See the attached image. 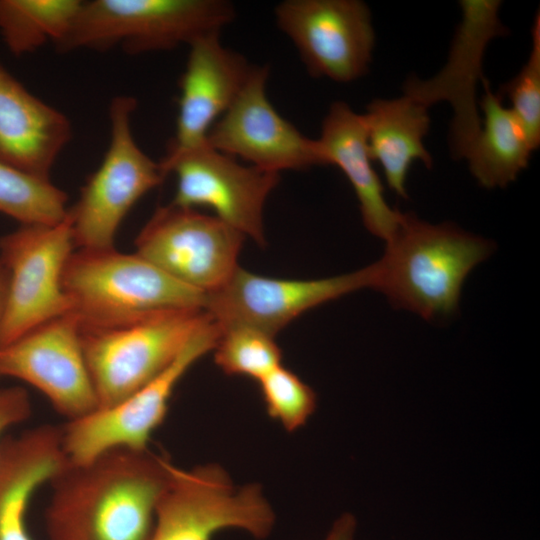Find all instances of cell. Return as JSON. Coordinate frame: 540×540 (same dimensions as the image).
<instances>
[{
	"mask_svg": "<svg viewBox=\"0 0 540 540\" xmlns=\"http://www.w3.org/2000/svg\"><path fill=\"white\" fill-rule=\"evenodd\" d=\"M175 464L164 454L113 449L67 462L50 481L48 540H149Z\"/></svg>",
	"mask_w": 540,
	"mask_h": 540,
	"instance_id": "1",
	"label": "cell"
},
{
	"mask_svg": "<svg viewBox=\"0 0 540 540\" xmlns=\"http://www.w3.org/2000/svg\"><path fill=\"white\" fill-rule=\"evenodd\" d=\"M385 243L370 264L371 288L426 320L456 312L466 277L494 250L490 240L453 223L432 224L411 213H402Z\"/></svg>",
	"mask_w": 540,
	"mask_h": 540,
	"instance_id": "2",
	"label": "cell"
},
{
	"mask_svg": "<svg viewBox=\"0 0 540 540\" xmlns=\"http://www.w3.org/2000/svg\"><path fill=\"white\" fill-rule=\"evenodd\" d=\"M62 286L70 312L86 326L125 323L166 310H205L207 299L137 253L115 248L74 251Z\"/></svg>",
	"mask_w": 540,
	"mask_h": 540,
	"instance_id": "3",
	"label": "cell"
},
{
	"mask_svg": "<svg viewBox=\"0 0 540 540\" xmlns=\"http://www.w3.org/2000/svg\"><path fill=\"white\" fill-rule=\"evenodd\" d=\"M235 16L225 0H93L83 2L60 52L107 50L120 45L131 54L188 46L220 33Z\"/></svg>",
	"mask_w": 540,
	"mask_h": 540,
	"instance_id": "4",
	"label": "cell"
},
{
	"mask_svg": "<svg viewBox=\"0 0 540 540\" xmlns=\"http://www.w3.org/2000/svg\"><path fill=\"white\" fill-rule=\"evenodd\" d=\"M210 317L204 309L166 310L113 325L80 324L98 408L114 405L152 381Z\"/></svg>",
	"mask_w": 540,
	"mask_h": 540,
	"instance_id": "5",
	"label": "cell"
},
{
	"mask_svg": "<svg viewBox=\"0 0 540 540\" xmlns=\"http://www.w3.org/2000/svg\"><path fill=\"white\" fill-rule=\"evenodd\" d=\"M275 512L260 485L236 486L219 464L175 465L155 512L149 540H213L236 529L255 539L270 536Z\"/></svg>",
	"mask_w": 540,
	"mask_h": 540,
	"instance_id": "6",
	"label": "cell"
},
{
	"mask_svg": "<svg viewBox=\"0 0 540 540\" xmlns=\"http://www.w3.org/2000/svg\"><path fill=\"white\" fill-rule=\"evenodd\" d=\"M136 100L118 96L109 108L111 137L98 169L67 211L77 249L114 248L117 231L132 207L165 179L160 163L136 143L131 115Z\"/></svg>",
	"mask_w": 540,
	"mask_h": 540,
	"instance_id": "7",
	"label": "cell"
},
{
	"mask_svg": "<svg viewBox=\"0 0 540 540\" xmlns=\"http://www.w3.org/2000/svg\"><path fill=\"white\" fill-rule=\"evenodd\" d=\"M221 331L220 324L210 317L152 381L114 405L97 408L61 426L68 462L84 463L113 449L150 448L153 433L167 416L177 384L202 356L213 351Z\"/></svg>",
	"mask_w": 540,
	"mask_h": 540,
	"instance_id": "8",
	"label": "cell"
},
{
	"mask_svg": "<svg viewBox=\"0 0 540 540\" xmlns=\"http://www.w3.org/2000/svg\"><path fill=\"white\" fill-rule=\"evenodd\" d=\"M74 247L67 215L55 224L21 225L0 238V258L8 273L1 347L70 312L62 278Z\"/></svg>",
	"mask_w": 540,
	"mask_h": 540,
	"instance_id": "9",
	"label": "cell"
},
{
	"mask_svg": "<svg viewBox=\"0 0 540 540\" xmlns=\"http://www.w3.org/2000/svg\"><path fill=\"white\" fill-rule=\"evenodd\" d=\"M244 238L216 216L170 203L158 207L141 229L135 253L178 282L210 294L239 268Z\"/></svg>",
	"mask_w": 540,
	"mask_h": 540,
	"instance_id": "10",
	"label": "cell"
},
{
	"mask_svg": "<svg viewBox=\"0 0 540 540\" xmlns=\"http://www.w3.org/2000/svg\"><path fill=\"white\" fill-rule=\"evenodd\" d=\"M160 167L177 179L172 204L208 207L216 217L258 245H265L264 206L279 183V173L242 165L229 155L202 145L167 153Z\"/></svg>",
	"mask_w": 540,
	"mask_h": 540,
	"instance_id": "11",
	"label": "cell"
},
{
	"mask_svg": "<svg viewBox=\"0 0 540 540\" xmlns=\"http://www.w3.org/2000/svg\"><path fill=\"white\" fill-rule=\"evenodd\" d=\"M461 21L453 37L448 59L432 78L409 77L403 86L404 95L429 107L446 101L453 109L449 145L455 159L466 158L481 129L477 86L485 79L483 57L496 37L506 36L508 29L501 22L500 0H461Z\"/></svg>",
	"mask_w": 540,
	"mask_h": 540,
	"instance_id": "12",
	"label": "cell"
},
{
	"mask_svg": "<svg viewBox=\"0 0 540 540\" xmlns=\"http://www.w3.org/2000/svg\"><path fill=\"white\" fill-rule=\"evenodd\" d=\"M274 14L312 77L348 83L368 72L375 32L364 2L285 0Z\"/></svg>",
	"mask_w": 540,
	"mask_h": 540,
	"instance_id": "13",
	"label": "cell"
},
{
	"mask_svg": "<svg viewBox=\"0 0 540 540\" xmlns=\"http://www.w3.org/2000/svg\"><path fill=\"white\" fill-rule=\"evenodd\" d=\"M3 376L40 391L68 421L99 407L82 348L80 322L71 312L2 346L0 378Z\"/></svg>",
	"mask_w": 540,
	"mask_h": 540,
	"instance_id": "14",
	"label": "cell"
},
{
	"mask_svg": "<svg viewBox=\"0 0 540 540\" xmlns=\"http://www.w3.org/2000/svg\"><path fill=\"white\" fill-rule=\"evenodd\" d=\"M268 75V66L253 67L234 102L209 130L206 143L276 173L326 165L318 140L303 135L268 100Z\"/></svg>",
	"mask_w": 540,
	"mask_h": 540,
	"instance_id": "15",
	"label": "cell"
},
{
	"mask_svg": "<svg viewBox=\"0 0 540 540\" xmlns=\"http://www.w3.org/2000/svg\"><path fill=\"white\" fill-rule=\"evenodd\" d=\"M372 269L311 280L277 279L238 268L219 290L207 294L205 310L221 327L244 324L275 336L305 311L354 291L371 288Z\"/></svg>",
	"mask_w": 540,
	"mask_h": 540,
	"instance_id": "16",
	"label": "cell"
},
{
	"mask_svg": "<svg viewBox=\"0 0 540 540\" xmlns=\"http://www.w3.org/2000/svg\"><path fill=\"white\" fill-rule=\"evenodd\" d=\"M220 33L205 35L189 45L180 78L176 133L167 153H177L206 142L213 124L234 102L254 65L223 46Z\"/></svg>",
	"mask_w": 540,
	"mask_h": 540,
	"instance_id": "17",
	"label": "cell"
},
{
	"mask_svg": "<svg viewBox=\"0 0 540 540\" xmlns=\"http://www.w3.org/2000/svg\"><path fill=\"white\" fill-rule=\"evenodd\" d=\"M71 134L67 116L29 92L0 63V160L50 179Z\"/></svg>",
	"mask_w": 540,
	"mask_h": 540,
	"instance_id": "18",
	"label": "cell"
},
{
	"mask_svg": "<svg viewBox=\"0 0 540 540\" xmlns=\"http://www.w3.org/2000/svg\"><path fill=\"white\" fill-rule=\"evenodd\" d=\"M67 462L61 427L40 425L3 438L0 444V540H33L26 519L31 499Z\"/></svg>",
	"mask_w": 540,
	"mask_h": 540,
	"instance_id": "19",
	"label": "cell"
},
{
	"mask_svg": "<svg viewBox=\"0 0 540 540\" xmlns=\"http://www.w3.org/2000/svg\"><path fill=\"white\" fill-rule=\"evenodd\" d=\"M326 165L337 166L350 182L359 202L363 223L374 236L386 241L395 231L402 213L384 197V188L373 167L363 115L342 101L326 114L317 139Z\"/></svg>",
	"mask_w": 540,
	"mask_h": 540,
	"instance_id": "20",
	"label": "cell"
},
{
	"mask_svg": "<svg viewBox=\"0 0 540 540\" xmlns=\"http://www.w3.org/2000/svg\"><path fill=\"white\" fill-rule=\"evenodd\" d=\"M427 107L402 96L374 99L363 115L368 149L373 162L382 167L389 188L407 197L406 180L414 161L431 168L433 160L424 145L430 128Z\"/></svg>",
	"mask_w": 540,
	"mask_h": 540,
	"instance_id": "21",
	"label": "cell"
},
{
	"mask_svg": "<svg viewBox=\"0 0 540 540\" xmlns=\"http://www.w3.org/2000/svg\"><path fill=\"white\" fill-rule=\"evenodd\" d=\"M479 101L483 112L480 132L467 153L469 169L478 183L487 188H503L514 181L529 163L535 149L525 131L488 80L482 82Z\"/></svg>",
	"mask_w": 540,
	"mask_h": 540,
	"instance_id": "22",
	"label": "cell"
},
{
	"mask_svg": "<svg viewBox=\"0 0 540 540\" xmlns=\"http://www.w3.org/2000/svg\"><path fill=\"white\" fill-rule=\"evenodd\" d=\"M79 0H0V34L22 56L51 41L59 44L82 6Z\"/></svg>",
	"mask_w": 540,
	"mask_h": 540,
	"instance_id": "23",
	"label": "cell"
},
{
	"mask_svg": "<svg viewBox=\"0 0 540 540\" xmlns=\"http://www.w3.org/2000/svg\"><path fill=\"white\" fill-rule=\"evenodd\" d=\"M67 195L44 179L0 160V212L21 225L55 224L67 215Z\"/></svg>",
	"mask_w": 540,
	"mask_h": 540,
	"instance_id": "24",
	"label": "cell"
},
{
	"mask_svg": "<svg viewBox=\"0 0 540 540\" xmlns=\"http://www.w3.org/2000/svg\"><path fill=\"white\" fill-rule=\"evenodd\" d=\"M221 328L213 351L216 365L225 374L245 376L258 382L282 365V353L274 336L244 324Z\"/></svg>",
	"mask_w": 540,
	"mask_h": 540,
	"instance_id": "25",
	"label": "cell"
},
{
	"mask_svg": "<svg viewBox=\"0 0 540 540\" xmlns=\"http://www.w3.org/2000/svg\"><path fill=\"white\" fill-rule=\"evenodd\" d=\"M258 384L268 415L288 432L305 425L316 410L315 391L282 365L261 378Z\"/></svg>",
	"mask_w": 540,
	"mask_h": 540,
	"instance_id": "26",
	"label": "cell"
},
{
	"mask_svg": "<svg viewBox=\"0 0 540 540\" xmlns=\"http://www.w3.org/2000/svg\"><path fill=\"white\" fill-rule=\"evenodd\" d=\"M532 46L529 57L519 73L503 84L497 92L508 98L509 109L525 131L536 150L540 145V13L537 11L531 27Z\"/></svg>",
	"mask_w": 540,
	"mask_h": 540,
	"instance_id": "27",
	"label": "cell"
},
{
	"mask_svg": "<svg viewBox=\"0 0 540 540\" xmlns=\"http://www.w3.org/2000/svg\"><path fill=\"white\" fill-rule=\"evenodd\" d=\"M32 412L28 392L20 386L0 389V444L6 432L26 421Z\"/></svg>",
	"mask_w": 540,
	"mask_h": 540,
	"instance_id": "28",
	"label": "cell"
},
{
	"mask_svg": "<svg viewBox=\"0 0 540 540\" xmlns=\"http://www.w3.org/2000/svg\"><path fill=\"white\" fill-rule=\"evenodd\" d=\"M356 531V517L350 512H344L334 520L323 540H355Z\"/></svg>",
	"mask_w": 540,
	"mask_h": 540,
	"instance_id": "29",
	"label": "cell"
},
{
	"mask_svg": "<svg viewBox=\"0 0 540 540\" xmlns=\"http://www.w3.org/2000/svg\"><path fill=\"white\" fill-rule=\"evenodd\" d=\"M8 293V273L0 258V348H1V329L3 325Z\"/></svg>",
	"mask_w": 540,
	"mask_h": 540,
	"instance_id": "30",
	"label": "cell"
}]
</instances>
